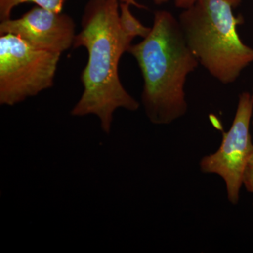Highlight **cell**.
Listing matches in <instances>:
<instances>
[{
  "mask_svg": "<svg viewBox=\"0 0 253 253\" xmlns=\"http://www.w3.org/2000/svg\"><path fill=\"white\" fill-rule=\"evenodd\" d=\"M119 1L90 0L73 44L75 48H85L88 60L81 73L83 92L71 115L96 116L107 134L111 133L113 115L118 109L136 111L140 107L125 89L118 73L120 60L131 46L120 28Z\"/></svg>",
  "mask_w": 253,
  "mask_h": 253,
  "instance_id": "obj_1",
  "label": "cell"
},
{
  "mask_svg": "<svg viewBox=\"0 0 253 253\" xmlns=\"http://www.w3.org/2000/svg\"><path fill=\"white\" fill-rule=\"evenodd\" d=\"M128 52L143 78L141 103L153 124L168 125L187 111L186 79L199 62L188 46L179 21L168 11L155 13L149 34Z\"/></svg>",
  "mask_w": 253,
  "mask_h": 253,
  "instance_id": "obj_2",
  "label": "cell"
},
{
  "mask_svg": "<svg viewBox=\"0 0 253 253\" xmlns=\"http://www.w3.org/2000/svg\"><path fill=\"white\" fill-rule=\"evenodd\" d=\"M241 0H196L178 18L188 46L200 64L222 84L234 83L253 63V49L241 41L244 22L234 9Z\"/></svg>",
  "mask_w": 253,
  "mask_h": 253,
  "instance_id": "obj_3",
  "label": "cell"
},
{
  "mask_svg": "<svg viewBox=\"0 0 253 253\" xmlns=\"http://www.w3.org/2000/svg\"><path fill=\"white\" fill-rule=\"evenodd\" d=\"M61 56L0 34V104L15 106L52 87Z\"/></svg>",
  "mask_w": 253,
  "mask_h": 253,
  "instance_id": "obj_4",
  "label": "cell"
},
{
  "mask_svg": "<svg viewBox=\"0 0 253 253\" xmlns=\"http://www.w3.org/2000/svg\"><path fill=\"white\" fill-rule=\"evenodd\" d=\"M253 113L252 95L243 92L230 129L222 134V141L214 154L204 156L200 162L201 170L217 174L224 179L228 200L236 205L244 185L245 171L253 154L250 125Z\"/></svg>",
  "mask_w": 253,
  "mask_h": 253,
  "instance_id": "obj_5",
  "label": "cell"
},
{
  "mask_svg": "<svg viewBox=\"0 0 253 253\" xmlns=\"http://www.w3.org/2000/svg\"><path fill=\"white\" fill-rule=\"evenodd\" d=\"M0 34L14 35L38 49L61 54L74 44L76 24L67 14L37 6L21 17L1 21Z\"/></svg>",
  "mask_w": 253,
  "mask_h": 253,
  "instance_id": "obj_6",
  "label": "cell"
},
{
  "mask_svg": "<svg viewBox=\"0 0 253 253\" xmlns=\"http://www.w3.org/2000/svg\"><path fill=\"white\" fill-rule=\"evenodd\" d=\"M129 4H120L119 25L121 31L128 41L132 42L136 37L146 38L149 34L151 27L145 26L131 12Z\"/></svg>",
  "mask_w": 253,
  "mask_h": 253,
  "instance_id": "obj_7",
  "label": "cell"
},
{
  "mask_svg": "<svg viewBox=\"0 0 253 253\" xmlns=\"http://www.w3.org/2000/svg\"><path fill=\"white\" fill-rule=\"evenodd\" d=\"M66 0H0V20L1 21L11 18L13 9L23 3L32 2L44 9L62 12Z\"/></svg>",
  "mask_w": 253,
  "mask_h": 253,
  "instance_id": "obj_8",
  "label": "cell"
},
{
  "mask_svg": "<svg viewBox=\"0 0 253 253\" xmlns=\"http://www.w3.org/2000/svg\"><path fill=\"white\" fill-rule=\"evenodd\" d=\"M244 185L249 192L253 194V154L250 158L249 162L245 171Z\"/></svg>",
  "mask_w": 253,
  "mask_h": 253,
  "instance_id": "obj_9",
  "label": "cell"
},
{
  "mask_svg": "<svg viewBox=\"0 0 253 253\" xmlns=\"http://www.w3.org/2000/svg\"><path fill=\"white\" fill-rule=\"evenodd\" d=\"M156 1H162L163 0H156ZM120 1L129 4H136V0H120ZM196 1V0H175V4L176 7L184 10L192 6Z\"/></svg>",
  "mask_w": 253,
  "mask_h": 253,
  "instance_id": "obj_10",
  "label": "cell"
},
{
  "mask_svg": "<svg viewBox=\"0 0 253 253\" xmlns=\"http://www.w3.org/2000/svg\"><path fill=\"white\" fill-rule=\"evenodd\" d=\"M252 99H253V93H252Z\"/></svg>",
  "mask_w": 253,
  "mask_h": 253,
  "instance_id": "obj_11",
  "label": "cell"
}]
</instances>
